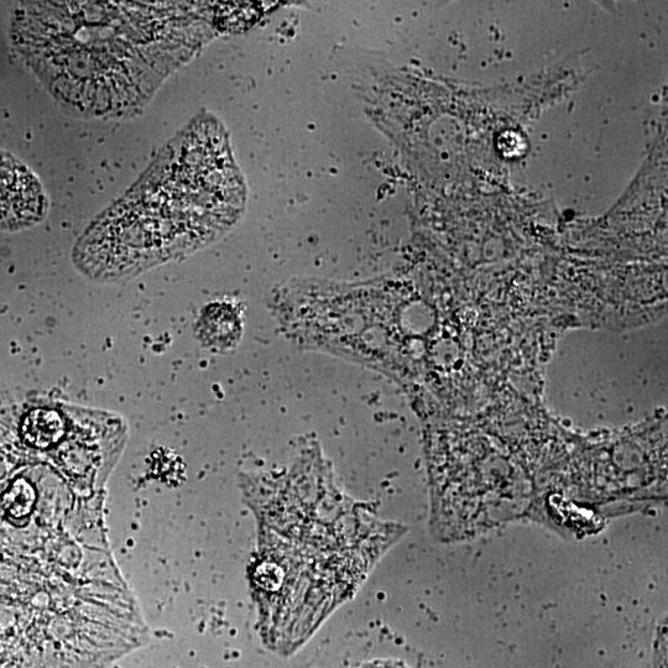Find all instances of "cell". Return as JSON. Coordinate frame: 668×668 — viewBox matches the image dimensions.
Wrapping results in <instances>:
<instances>
[{"mask_svg": "<svg viewBox=\"0 0 668 668\" xmlns=\"http://www.w3.org/2000/svg\"><path fill=\"white\" fill-rule=\"evenodd\" d=\"M179 3L25 4L14 40L40 80L72 112H137L202 43L203 24Z\"/></svg>", "mask_w": 668, "mask_h": 668, "instance_id": "obj_1", "label": "cell"}, {"mask_svg": "<svg viewBox=\"0 0 668 668\" xmlns=\"http://www.w3.org/2000/svg\"><path fill=\"white\" fill-rule=\"evenodd\" d=\"M244 200L221 124L198 120L93 223L77 244L76 264L96 279L138 274L221 237L237 222Z\"/></svg>", "mask_w": 668, "mask_h": 668, "instance_id": "obj_2", "label": "cell"}, {"mask_svg": "<svg viewBox=\"0 0 668 668\" xmlns=\"http://www.w3.org/2000/svg\"><path fill=\"white\" fill-rule=\"evenodd\" d=\"M46 207L43 187L33 172L0 150V229L33 226L44 218Z\"/></svg>", "mask_w": 668, "mask_h": 668, "instance_id": "obj_3", "label": "cell"}, {"mask_svg": "<svg viewBox=\"0 0 668 668\" xmlns=\"http://www.w3.org/2000/svg\"><path fill=\"white\" fill-rule=\"evenodd\" d=\"M65 420L59 412L50 409H38L25 416L22 436L26 445L38 450H49L64 437Z\"/></svg>", "mask_w": 668, "mask_h": 668, "instance_id": "obj_4", "label": "cell"}, {"mask_svg": "<svg viewBox=\"0 0 668 668\" xmlns=\"http://www.w3.org/2000/svg\"><path fill=\"white\" fill-rule=\"evenodd\" d=\"M36 492L26 479H18L10 485L0 500L5 516L12 523H25L35 508Z\"/></svg>", "mask_w": 668, "mask_h": 668, "instance_id": "obj_5", "label": "cell"}]
</instances>
